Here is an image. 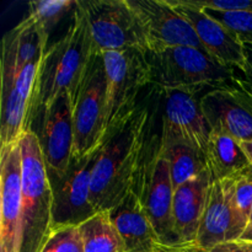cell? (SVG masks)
Segmentation results:
<instances>
[{"instance_id": "cell-16", "label": "cell", "mask_w": 252, "mask_h": 252, "mask_svg": "<svg viewBox=\"0 0 252 252\" xmlns=\"http://www.w3.org/2000/svg\"><path fill=\"white\" fill-rule=\"evenodd\" d=\"M235 179L212 181L197 234L196 248L199 250H208L226 241L239 240L233 208Z\"/></svg>"}, {"instance_id": "cell-6", "label": "cell", "mask_w": 252, "mask_h": 252, "mask_svg": "<svg viewBox=\"0 0 252 252\" xmlns=\"http://www.w3.org/2000/svg\"><path fill=\"white\" fill-rule=\"evenodd\" d=\"M107 78L102 54L91 58L83 84L73 105V158H84L98 152L106 134Z\"/></svg>"}, {"instance_id": "cell-14", "label": "cell", "mask_w": 252, "mask_h": 252, "mask_svg": "<svg viewBox=\"0 0 252 252\" xmlns=\"http://www.w3.org/2000/svg\"><path fill=\"white\" fill-rule=\"evenodd\" d=\"M167 1L191 25L209 57L220 65L244 71V46L226 27L209 16L206 11L191 6L184 0Z\"/></svg>"}, {"instance_id": "cell-30", "label": "cell", "mask_w": 252, "mask_h": 252, "mask_svg": "<svg viewBox=\"0 0 252 252\" xmlns=\"http://www.w3.org/2000/svg\"><path fill=\"white\" fill-rule=\"evenodd\" d=\"M239 240L252 244V220L249 223L248 228L245 229V231H244L243 235H241V238L239 239Z\"/></svg>"}, {"instance_id": "cell-21", "label": "cell", "mask_w": 252, "mask_h": 252, "mask_svg": "<svg viewBox=\"0 0 252 252\" xmlns=\"http://www.w3.org/2000/svg\"><path fill=\"white\" fill-rule=\"evenodd\" d=\"M79 231L84 252H127L125 241L108 212H97L79 225Z\"/></svg>"}, {"instance_id": "cell-31", "label": "cell", "mask_w": 252, "mask_h": 252, "mask_svg": "<svg viewBox=\"0 0 252 252\" xmlns=\"http://www.w3.org/2000/svg\"><path fill=\"white\" fill-rule=\"evenodd\" d=\"M241 147H243L244 152H245L246 155H248L249 160H250V162H251V166H252V140L251 142H243L241 143Z\"/></svg>"}, {"instance_id": "cell-8", "label": "cell", "mask_w": 252, "mask_h": 252, "mask_svg": "<svg viewBox=\"0 0 252 252\" xmlns=\"http://www.w3.org/2000/svg\"><path fill=\"white\" fill-rule=\"evenodd\" d=\"M97 152L73 158L63 174L48 171L52 189V228L79 226L97 212L91 203V175Z\"/></svg>"}, {"instance_id": "cell-2", "label": "cell", "mask_w": 252, "mask_h": 252, "mask_svg": "<svg viewBox=\"0 0 252 252\" xmlns=\"http://www.w3.org/2000/svg\"><path fill=\"white\" fill-rule=\"evenodd\" d=\"M150 118L149 107L139 105L105 137L91 175V203L96 212L111 211L132 192Z\"/></svg>"}, {"instance_id": "cell-27", "label": "cell", "mask_w": 252, "mask_h": 252, "mask_svg": "<svg viewBox=\"0 0 252 252\" xmlns=\"http://www.w3.org/2000/svg\"><path fill=\"white\" fill-rule=\"evenodd\" d=\"M196 252H252V244L240 240L226 241L208 250H199L196 248Z\"/></svg>"}, {"instance_id": "cell-18", "label": "cell", "mask_w": 252, "mask_h": 252, "mask_svg": "<svg viewBox=\"0 0 252 252\" xmlns=\"http://www.w3.org/2000/svg\"><path fill=\"white\" fill-rule=\"evenodd\" d=\"M108 213L125 241L127 252H159L161 240L134 192H130Z\"/></svg>"}, {"instance_id": "cell-23", "label": "cell", "mask_w": 252, "mask_h": 252, "mask_svg": "<svg viewBox=\"0 0 252 252\" xmlns=\"http://www.w3.org/2000/svg\"><path fill=\"white\" fill-rule=\"evenodd\" d=\"M233 208L235 213L239 239L251 220L252 212V167L235 179L233 192Z\"/></svg>"}, {"instance_id": "cell-24", "label": "cell", "mask_w": 252, "mask_h": 252, "mask_svg": "<svg viewBox=\"0 0 252 252\" xmlns=\"http://www.w3.org/2000/svg\"><path fill=\"white\" fill-rule=\"evenodd\" d=\"M39 252H84L79 226L53 228Z\"/></svg>"}, {"instance_id": "cell-9", "label": "cell", "mask_w": 252, "mask_h": 252, "mask_svg": "<svg viewBox=\"0 0 252 252\" xmlns=\"http://www.w3.org/2000/svg\"><path fill=\"white\" fill-rule=\"evenodd\" d=\"M98 53L126 49L147 52L144 34L128 0H79Z\"/></svg>"}, {"instance_id": "cell-12", "label": "cell", "mask_w": 252, "mask_h": 252, "mask_svg": "<svg viewBox=\"0 0 252 252\" xmlns=\"http://www.w3.org/2000/svg\"><path fill=\"white\" fill-rule=\"evenodd\" d=\"M36 123H38L39 130L34 133L47 170L63 174L73 159L74 150L73 102L68 93H62L41 113Z\"/></svg>"}, {"instance_id": "cell-3", "label": "cell", "mask_w": 252, "mask_h": 252, "mask_svg": "<svg viewBox=\"0 0 252 252\" xmlns=\"http://www.w3.org/2000/svg\"><path fill=\"white\" fill-rule=\"evenodd\" d=\"M22 155L20 252H39L52 231V189L38 138L33 130L19 140Z\"/></svg>"}, {"instance_id": "cell-1", "label": "cell", "mask_w": 252, "mask_h": 252, "mask_svg": "<svg viewBox=\"0 0 252 252\" xmlns=\"http://www.w3.org/2000/svg\"><path fill=\"white\" fill-rule=\"evenodd\" d=\"M95 53L90 24L85 10L78 1L68 31L48 47L42 59L27 110L25 132L33 128L41 113L62 93H68L74 105Z\"/></svg>"}, {"instance_id": "cell-25", "label": "cell", "mask_w": 252, "mask_h": 252, "mask_svg": "<svg viewBox=\"0 0 252 252\" xmlns=\"http://www.w3.org/2000/svg\"><path fill=\"white\" fill-rule=\"evenodd\" d=\"M211 17L220 22L241 43H252V11L217 12L203 10Z\"/></svg>"}, {"instance_id": "cell-15", "label": "cell", "mask_w": 252, "mask_h": 252, "mask_svg": "<svg viewBox=\"0 0 252 252\" xmlns=\"http://www.w3.org/2000/svg\"><path fill=\"white\" fill-rule=\"evenodd\" d=\"M162 93L165 94V106L161 129L189 143L206 158L211 127L196 94L180 90Z\"/></svg>"}, {"instance_id": "cell-26", "label": "cell", "mask_w": 252, "mask_h": 252, "mask_svg": "<svg viewBox=\"0 0 252 252\" xmlns=\"http://www.w3.org/2000/svg\"><path fill=\"white\" fill-rule=\"evenodd\" d=\"M189 5L201 10L217 12L252 11V0H184Z\"/></svg>"}, {"instance_id": "cell-5", "label": "cell", "mask_w": 252, "mask_h": 252, "mask_svg": "<svg viewBox=\"0 0 252 252\" xmlns=\"http://www.w3.org/2000/svg\"><path fill=\"white\" fill-rule=\"evenodd\" d=\"M132 191L139 198L162 245L181 246L174 229L172 203L175 189L169 162L162 153L161 135L148 132Z\"/></svg>"}, {"instance_id": "cell-29", "label": "cell", "mask_w": 252, "mask_h": 252, "mask_svg": "<svg viewBox=\"0 0 252 252\" xmlns=\"http://www.w3.org/2000/svg\"><path fill=\"white\" fill-rule=\"evenodd\" d=\"M159 252H196L194 246H161Z\"/></svg>"}, {"instance_id": "cell-22", "label": "cell", "mask_w": 252, "mask_h": 252, "mask_svg": "<svg viewBox=\"0 0 252 252\" xmlns=\"http://www.w3.org/2000/svg\"><path fill=\"white\" fill-rule=\"evenodd\" d=\"M78 1L74 0H38L29 4V16H31L37 25L44 31L51 33L63 17L74 11Z\"/></svg>"}, {"instance_id": "cell-7", "label": "cell", "mask_w": 252, "mask_h": 252, "mask_svg": "<svg viewBox=\"0 0 252 252\" xmlns=\"http://www.w3.org/2000/svg\"><path fill=\"white\" fill-rule=\"evenodd\" d=\"M107 78V116L106 134L127 120L139 105L138 95L152 84V70L147 52L126 49L101 53ZM105 140V139H103Z\"/></svg>"}, {"instance_id": "cell-17", "label": "cell", "mask_w": 252, "mask_h": 252, "mask_svg": "<svg viewBox=\"0 0 252 252\" xmlns=\"http://www.w3.org/2000/svg\"><path fill=\"white\" fill-rule=\"evenodd\" d=\"M212 177L208 170L175 189L172 217L174 229L181 246L196 248L199 224L208 198Z\"/></svg>"}, {"instance_id": "cell-11", "label": "cell", "mask_w": 252, "mask_h": 252, "mask_svg": "<svg viewBox=\"0 0 252 252\" xmlns=\"http://www.w3.org/2000/svg\"><path fill=\"white\" fill-rule=\"evenodd\" d=\"M128 2L144 34L147 52L179 46L204 51L191 25L167 0H128Z\"/></svg>"}, {"instance_id": "cell-19", "label": "cell", "mask_w": 252, "mask_h": 252, "mask_svg": "<svg viewBox=\"0 0 252 252\" xmlns=\"http://www.w3.org/2000/svg\"><path fill=\"white\" fill-rule=\"evenodd\" d=\"M206 166L212 181L234 179L252 167L239 140L226 133L214 130H211L207 145Z\"/></svg>"}, {"instance_id": "cell-10", "label": "cell", "mask_w": 252, "mask_h": 252, "mask_svg": "<svg viewBox=\"0 0 252 252\" xmlns=\"http://www.w3.org/2000/svg\"><path fill=\"white\" fill-rule=\"evenodd\" d=\"M211 130L243 142L252 140V83L236 78L199 98Z\"/></svg>"}, {"instance_id": "cell-4", "label": "cell", "mask_w": 252, "mask_h": 252, "mask_svg": "<svg viewBox=\"0 0 252 252\" xmlns=\"http://www.w3.org/2000/svg\"><path fill=\"white\" fill-rule=\"evenodd\" d=\"M152 84L161 91L180 90L198 94L226 85L238 76L233 68L220 65L204 51L194 47H169L147 52Z\"/></svg>"}, {"instance_id": "cell-32", "label": "cell", "mask_w": 252, "mask_h": 252, "mask_svg": "<svg viewBox=\"0 0 252 252\" xmlns=\"http://www.w3.org/2000/svg\"><path fill=\"white\" fill-rule=\"evenodd\" d=\"M251 220H252V212H251ZM251 220H250V221H251Z\"/></svg>"}, {"instance_id": "cell-13", "label": "cell", "mask_w": 252, "mask_h": 252, "mask_svg": "<svg viewBox=\"0 0 252 252\" xmlns=\"http://www.w3.org/2000/svg\"><path fill=\"white\" fill-rule=\"evenodd\" d=\"M1 221L0 246L20 252L22 206V155L19 142L1 147L0 153Z\"/></svg>"}, {"instance_id": "cell-20", "label": "cell", "mask_w": 252, "mask_h": 252, "mask_svg": "<svg viewBox=\"0 0 252 252\" xmlns=\"http://www.w3.org/2000/svg\"><path fill=\"white\" fill-rule=\"evenodd\" d=\"M160 135L162 153L169 162L175 189L207 169L204 155L192 145L164 129H161Z\"/></svg>"}, {"instance_id": "cell-28", "label": "cell", "mask_w": 252, "mask_h": 252, "mask_svg": "<svg viewBox=\"0 0 252 252\" xmlns=\"http://www.w3.org/2000/svg\"><path fill=\"white\" fill-rule=\"evenodd\" d=\"M244 57H245V74L246 80L252 83V43H244Z\"/></svg>"}]
</instances>
